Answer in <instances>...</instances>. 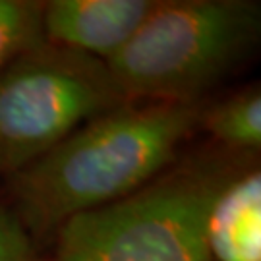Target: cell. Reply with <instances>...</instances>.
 I'll list each match as a JSON object with an SVG mask.
<instances>
[{
	"label": "cell",
	"mask_w": 261,
	"mask_h": 261,
	"mask_svg": "<svg viewBox=\"0 0 261 261\" xmlns=\"http://www.w3.org/2000/svg\"><path fill=\"white\" fill-rule=\"evenodd\" d=\"M259 4L155 2L130 41L105 64L126 103L197 105L253 48Z\"/></svg>",
	"instance_id": "7a4b0ae2"
},
{
	"label": "cell",
	"mask_w": 261,
	"mask_h": 261,
	"mask_svg": "<svg viewBox=\"0 0 261 261\" xmlns=\"http://www.w3.org/2000/svg\"><path fill=\"white\" fill-rule=\"evenodd\" d=\"M151 0H53L41 2V28L48 45L107 62L149 16Z\"/></svg>",
	"instance_id": "5b68a950"
},
{
	"label": "cell",
	"mask_w": 261,
	"mask_h": 261,
	"mask_svg": "<svg viewBox=\"0 0 261 261\" xmlns=\"http://www.w3.org/2000/svg\"><path fill=\"white\" fill-rule=\"evenodd\" d=\"M43 43L41 2L0 0V72Z\"/></svg>",
	"instance_id": "ba28073f"
},
{
	"label": "cell",
	"mask_w": 261,
	"mask_h": 261,
	"mask_svg": "<svg viewBox=\"0 0 261 261\" xmlns=\"http://www.w3.org/2000/svg\"><path fill=\"white\" fill-rule=\"evenodd\" d=\"M221 178L182 172L72 217L58 228L56 261H213L207 209Z\"/></svg>",
	"instance_id": "3957f363"
},
{
	"label": "cell",
	"mask_w": 261,
	"mask_h": 261,
	"mask_svg": "<svg viewBox=\"0 0 261 261\" xmlns=\"http://www.w3.org/2000/svg\"><path fill=\"white\" fill-rule=\"evenodd\" d=\"M197 105L124 103L12 174L18 221L43 236L145 188L199 120Z\"/></svg>",
	"instance_id": "6da1fadb"
},
{
	"label": "cell",
	"mask_w": 261,
	"mask_h": 261,
	"mask_svg": "<svg viewBox=\"0 0 261 261\" xmlns=\"http://www.w3.org/2000/svg\"><path fill=\"white\" fill-rule=\"evenodd\" d=\"M205 240L213 261H261L259 170L223 180L207 209Z\"/></svg>",
	"instance_id": "8992f818"
},
{
	"label": "cell",
	"mask_w": 261,
	"mask_h": 261,
	"mask_svg": "<svg viewBox=\"0 0 261 261\" xmlns=\"http://www.w3.org/2000/svg\"><path fill=\"white\" fill-rule=\"evenodd\" d=\"M205 130L217 141L234 149H257L261 145L259 87H248L199 114Z\"/></svg>",
	"instance_id": "52a82bcc"
},
{
	"label": "cell",
	"mask_w": 261,
	"mask_h": 261,
	"mask_svg": "<svg viewBox=\"0 0 261 261\" xmlns=\"http://www.w3.org/2000/svg\"><path fill=\"white\" fill-rule=\"evenodd\" d=\"M0 261H39L18 217L0 207Z\"/></svg>",
	"instance_id": "9c48e42d"
},
{
	"label": "cell",
	"mask_w": 261,
	"mask_h": 261,
	"mask_svg": "<svg viewBox=\"0 0 261 261\" xmlns=\"http://www.w3.org/2000/svg\"><path fill=\"white\" fill-rule=\"evenodd\" d=\"M124 103L103 60L48 43L23 53L0 72V174Z\"/></svg>",
	"instance_id": "277c9868"
}]
</instances>
